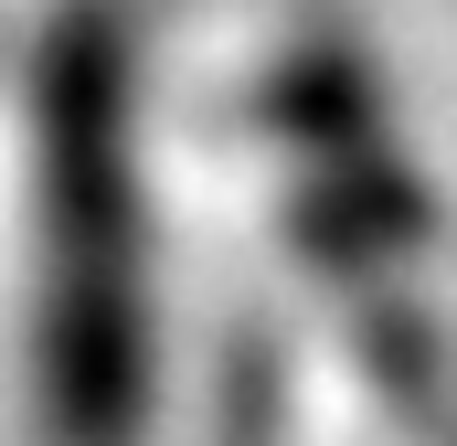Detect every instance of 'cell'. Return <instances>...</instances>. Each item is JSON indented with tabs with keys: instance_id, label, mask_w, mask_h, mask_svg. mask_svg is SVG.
I'll return each mask as SVG.
<instances>
[{
	"instance_id": "cell-1",
	"label": "cell",
	"mask_w": 457,
	"mask_h": 446,
	"mask_svg": "<svg viewBox=\"0 0 457 446\" xmlns=\"http://www.w3.org/2000/svg\"><path fill=\"white\" fill-rule=\"evenodd\" d=\"M43 244H54V415L117 446L138 404V202L107 43H75L43 96Z\"/></svg>"
}]
</instances>
